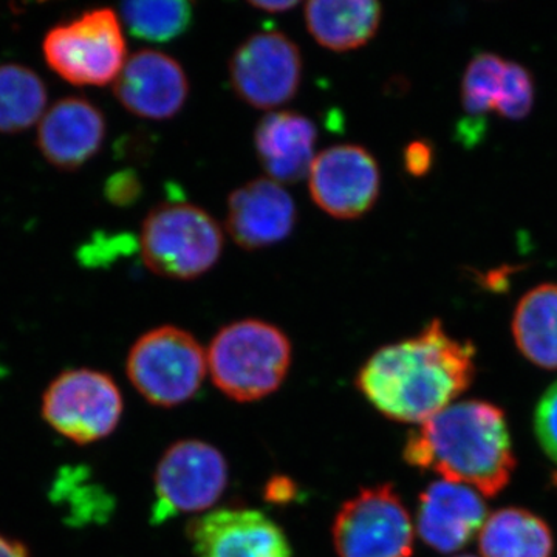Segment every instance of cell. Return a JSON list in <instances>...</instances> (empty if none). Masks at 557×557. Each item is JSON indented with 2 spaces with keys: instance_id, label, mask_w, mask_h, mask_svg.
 <instances>
[{
  "instance_id": "1",
  "label": "cell",
  "mask_w": 557,
  "mask_h": 557,
  "mask_svg": "<svg viewBox=\"0 0 557 557\" xmlns=\"http://www.w3.org/2000/svg\"><path fill=\"white\" fill-rule=\"evenodd\" d=\"M474 358L471 343L454 339L434 319L413 338L376 350L359 370L357 386L384 417L421 424L468 391Z\"/></svg>"
},
{
  "instance_id": "2",
  "label": "cell",
  "mask_w": 557,
  "mask_h": 557,
  "mask_svg": "<svg viewBox=\"0 0 557 557\" xmlns=\"http://www.w3.org/2000/svg\"><path fill=\"white\" fill-rule=\"evenodd\" d=\"M406 463L486 497L507 487L516 468L504 412L486 401L453 403L410 432Z\"/></svg>"
},
{
  "instance_id": "3",
  "label": "cell",
  "mask_w": 557,
  "mask_h": 557,
  "mask_svg": "<svg viewBox=\"0 0 557 557\" xmlns=\"http://www.w3.org/2000/svg\"><path fill=\"white\" fill-rule=\"evenodd\" d=\"M288 336L260 319H244L220 329L207 354L215 386L239 403L258 401L282 386L292 366Z\"/></svg>"
},
{
  "instance_id": "4",
  "label": "cell",
  "mask_w": 557,
  "mask_h": 557,
  "mask_svg": "<svg viewBox=\"0 0 557 557\" xmlns=\"http://www.w3.org/2000/svg\"><path fill=\"white\" fill-rule=\"evenodd\" d=\"M143 262L152 273L190 281L208 273L223 251V231L205 209L185 201L159 205L139 233Z\"/></svg>"
},
{
  "instance_id": "5",
  "label": "cell",
  "mask_w": 557,
  "mask_h": 557,
  "mask_svg": "<svg viewBox=\"0 0 557 557\" xmlns=\"http://www.w3.org/2000/svg\"><path fill=\"white\" fill-rule=\"evenodd\" d=\"M42 49L49 67L75 86L115 83L127 61L123 24L110 9L89 10L57 25L47 33Z\"/></svg>"
},
{
  "instance_id": "6",
  "label": "cell",
  "mask_w": 557,
  "mask_h": 557,
  "mask_svg": "<svg viewBox=\"0 0 557 557\" xmlns=\"http://www.w3.org/2000/svg\"><path fill=\"white\" fill-rule=\"evenodd\" d=\"M127 375L150 405L174 408L199 392L207 351L186 330L163 325L145 333L127 355Z\"/></svg>"
},
{
  "instance_id": "7",
  "label": "cell",
  "mask_w": 557,
  "mask_h": 557,
  "mask_svg": "<svg viewBox=\"0 0 557 557\" xmlns=\"http://www.w3.org/2000/svg\"><path fill=\"white\" fill-rule=\"evenodd\" d=\"M228 475L226 458L214 446L200 440L174 443L157 465L150 522L161 525L214 507L228 486Z\"/></svg>"
},
{
  "instance_id": "8",
  "label": "cell",
  "mask_w": 557,
  "mask_h": 557,
  "mask_svg": "<svg viewBox=\"0 0 557 557\" xmlns=\"http://www.w3.org/2000/svg\"><path fill=\"white\" fill-rule=\"evenodd\" d=\"M339 557H410L412 519L391 483L362 487L348 498L333 522Z\"/></svg>"
},
{
  "instance_id": "9",
  "label": "cell",
  "mask_w": 557,
  "mask_h": 557,
  "mask_svg": "<svg viewBox=\"0 0 557 557\" xmlns=\"http://www.w3.org/2000/svg\"><path fill=\"white\" fill-rule=\"evenodd\" d=\"M42 416L61 435L89 445L109 437L123 416V397L115 381L98 370L61 373L47 388Z\"/></svg>"
},
{
  "instance_id": "10",
  "label": "cell",
  "mask_w": 557,
  "mask_h": 557,
  "mask_svg": "<svg viewBox=\"0 0 557 557\" xmlns=\"http://www.w3.org/2000/svg\"><path fill=\"white\" fill-rule=\"evenodd\" d=\"M230 79L237 97L251 108H281L298 94L302 54L299 47L282 33H258L234 51Z\"/></svg>"
},
{
  "instance_id": "11",
  "label": "cell",
  "mask_w": 557,
  "mask_h": 557,
  "mask_svg": "<svg viewBox=\"0 0 557 557\" xmlns=\"http://www.w3.org/2000/svg\"><path fill=\"white\" fill-rule=\"evenodd\" d=\"M309 189L314 203L332 218H362L379 200V163L362 146H332L311 164Z\"/></svg>"
},
{
  "instance_id": "12",
  "label": "cell",
  "mask_w": 557,
  "mask_h": 557,
  "mask_svg": "<svg viewBox=\"0 0 557 557\" xmlns=\"http://www.w3.org/2000/svg\"><path fill=\"white\" fill-rule=\"evenodd\" d=\"M188 537L196 557H293L282 528L249 508H223L193 520Z\"/></svg>"
},
{
  "instance_id": "13",
  "label": "cell",
  "mask_w": 557,
  "mask_h": 557,
  "mask_svg": "<svg viewBox=\"0 0 557 557\" xmlns=\"http://www.w3.org/2000/svg\"><path fill=\"white\" fill-rule=\"evenodd\" d=\"M113 94L127 112L139 119L170 120L185 108L189 79L177 60L157 50H141L127 58Z\"/></svg>"
},
{
  "instance_id": "14",
  "label": "cell",
  "mask_w": 557,
  "mask_h": 557,
  "mask_svg": "<svg viewBox=\"0 0 557 557\" xmlns=\"http://www.w3.org/2000/svg\"><path fill=\"white\" fill-rule=\"evenodd\" d=\"M298 220V208L284 185L256 178L234 190L228 200L226 230L248 251L273 247L287 239Z\"/></svg>"
},
{
  "instance_id": "15",
  "label": "cell",
  "mask_w": 557,
  "mask_h": 557,
  "mask_svg": "<svg viewBox=\"0 0 557 557\" xmlns=\"http://www.w3.org/2000/svg\"><path fill=\"white\" fill-rule=\"evenodd\" d=\"M486 522L482 494L460 483H431L418 500L417 530L440 553L458 552Z\"/></svg>"
},
{
  "instance_id": "16",
  "label": "cell",
  "mask_w": 557,
  "mask_h": 557,
  "mask_svg": "<svg viewBox=\"0 0 557 557\" xmlns=\"http://www.w3.org/2000/svg\"><path fill=\"white\" fill-rule=\"evenodd\" d=\"M106 138L104 115L84 98L54 102L39 121L38 148L60 170H76L97 156Z\"/></svg>"
},
{
  "instance_id": "17",
  "label": "cell",
  "mask_w": 557,
  "mask_h": 557,
  "mask_svg": "<svg viewBox=\"0 0 557 557\" xmlns=\"http://www.w3.org/2000/svg\"><path fill=\"white\" fill-rule=\"evenodd\" d=\"M318 131L313 121L296 112H270L255 134L256 152L269 178L296 183L309 177L317 159Z\"/></svg>"
},
{
  "instance_id": "18",
  "label": "cell",
  "mask_w": 557,
  "mask_h": 557,
  "mask_svg": "<svg viewBox=\"0 0 557 557\" xmlns=\"http://www.w3.org/2000/svg\"><path fill=\"white\" fill-rule=\"evenodd\" d=\"M383 16L375 0H313L304 5L310 35L332 51H350L366 46L379 32Z\"/></svg>"
},
{
  "instance_id": "19",
  "label": "cell",
  "mask_w": 557,
  "mask_h": 557,
  "mask_svg": "<svg viewBox=\"0 0 557 557\" xmlns=\"http://www.w3.org/2000/svg\"><path fill=\"white\" fill-rule=\"evenodd\" d=\"M512 335L523 357L557 370V284L530 289L516 307Z\"/></svg>"
},
{
  "instance_id": "20",
  "label": "cell",
  "mask_w": 557,
  "mask_h": 557,
  "mask_svg": "<svg viewBox=\"0 0 557 557\" xmlns=\"http://www.w3.org/2000/svg\"><path fill=\"white\" fill-rule=\"evenodd\" d=\"M552 530L533 512L504 508L486 519L480 530L479 548L483 557H552Z\"/></svg>"
},
{
  "instance_id": "21",
  "label": "cell",
  "mask_w": 557,
  "mask_h": 557,
  "mask_svg": "<svg viewBox=\"0 0 557 557\" xmlns=\"http://www.w3.org/2000/svg\"><path fill=\"white\" fill-rule=\"evenodd\" d=\"M47 89L32 69L0 65V134L30 129L47 112Z\"/></svg>"
},
{
  "instance_id": "22",
  "label": "cell",
  "mask_w": 557,
  "mask_h": 557,
  "mask_svg": "<svg viewBox=\"0 0 557 557\" xmlns=\"http://www.w3.org/2000/svg\"><path fill=\"white\" fill-rule=\"evenodd\" d=\"M119 16L135 38L163 44L188 32L194 10L185 0H135L123 3Z\"/></svg>"
},
{
  "instance_id": "23",
  "label": "cell",
  "mask_w": 557,
  "mask_h": 557,
  "mask_svg": "<svg viewBox=\"0 0 557 557\" xmlns=\"http://www.w3.org/2000/svg\"><path fill=\"white\" fill-rule=\"evenodd\" d=\"M50 496L57 504L67 505V520L72 525L102 522L113 509L112 497L98 483L90 482L86 468L61 469Z\"/></svg>"
},
{
  "instance_id": "24",
  "label": "cell",
  "mask_w": 557,
  "mask_h": 557,
  "mask_svg": "<svg viewBox=\"0 0 557 557\" xmlns=\"http://www.w3.org/2000/svg\"><path fill=\"white\" fill-rule=\"evenodd\" d=\"M507 60L494 53H479L465 70L461 104L472 120L497 112L504 91Z\"/></svg>"
},
{
  "instance_id": "25",
  "label": "cell",
  "mask_w": 557,
  "mask_h": 557,
  "mask_svg": "<svg viewBox=\"0 0 557 557\" xmlns=\"http://www.w3.org/2000/svg\"><path fill=\"white\" fill-rule=\"evenodd\" d=\"M534 83L531 73L518 62L507 61L504 91L497 113L507 120H522L533 109Z\"/></svg>"
},
{
  "instance_id": "26",
  "label": "cell",
  "mask_w": 557,
  "mask_h": 557,
  "mask_svg": "<svg viewBox=\"0 0 557 557\" xmlns=\"http://www.w3.org/2000/svg\"><path fill=\"white\" fill-rule=\"evenodd\" d=\"M534 429L542 449L557 463V383L539 401Z\"/></svg>"
},
{
  "instance_id": "27",
  "label": "cell",
  "mask_w": 557,
  "mask_h": 557,
  "mask_svg": "<svg viewBox=\"0 0 557 557\" xmlns=\"http://www.w3.org/2000/svg\"><path fill=\"white\" fill-rule=\"evenodd\" d=\"M432 160H434V150L423 139L410 143L405 150V168L413 177L428 174L432 166Z\"/></svg>"
},
{
  "instance_id": "28",
  "label": "cell",
  "mask_w": 557,
  "mask_h": 557,
  "mask_svg": "<svg viewBox=\"0 0 557 557\" xmlns=\"http://www.w3.org/2000/svg\"><path fill=\"white\" fill-rule=\"evenodd\" d=\"M139 189H141V186H139L137 175L121 172L116 177L110 178L108 186L109 199L115 201V203L129 205L138 199Z\"/></svg>"
},
{
  "instance_id": "29",
  "label": "cell",
  "mask_w": 557,
  "mask_h": 557,
  "mask_svg": "<svg viewBox=\"0 0 557 557\" xmlns=\"http://www.w3.org/2000/svg\"><path fill=\"white\" fill-rule=\"evenodd\" d=\"M249 5L263 13L277 14L296 9L299 5L295 0H262V2H249Z\"/></svg>"
},
{
  "instance_id": "30",
  "label": "cell",
  "mask_w": 557,
  "mask_h": 557,
  "mask_svg": "<svg viewBox=\"0 0 557 557\" xmlns=\"http://www.w3.org/2000/svg\"><path fill=\"white\" fill-rule=\"evenodd\" d=\"M0 557H30V555L24 544L0 534Z\"/></svg>"
},
{
  "instance_id": "31",
  "label": "cell",
  "mask_w": 557,
  "mask_h": 557,
  "mask_svg": "<svg viewBox=\"0 0 557 557\" xmlns=\"http://www.w3.org/2000/svg\"><path fill=\"white\" fill-rule=\"evenodd\" d=\"M460 557H474V556H460Z\"/></svg>"
},
{
  "instance_id": "32",
  "label": "cell",
  "mask_w": 557,
  "mask_h": 557,
  "mask_svg": "<svg viewBox=\"0 0 557 557\" xmlns=\"http://www.w3.org/2000/svg\"><path fill=\"white\" fill-rule=\"evenodd\" d=\"M556 482H557V475H556Z\"/></svg>"
}]
</instances>
